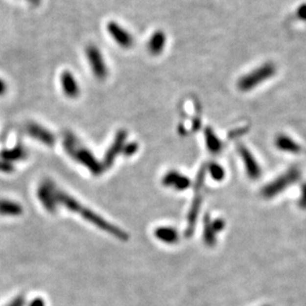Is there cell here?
Segmentation results:
<instances>
[{"instance_id": "6da1fadb", "label": "cell", "mask_w": 306, "mask_h": 306, "mask_svg": "<svg viewBox=\"0 0 306 306\" xmlns=\"http://www.w3.org/2000/svg\"><path fill=\"white\" fill-rule=\"evenodd\" d=\"M54 193H55V197H56V201L58 203V205L65 206L68 210H70L72 212H75V213L81 215L85 220L91 222L92 224H94V226L98 227L101 230L107 231L111 235L118 237V239H120V240H127L128 239V235H126L125 232L115 227L114 225L110 224L109 222L105 221L103 218L99 217L98 215H96L95 213L91 211L90 209L86 208L85 206H83L78 200H76L75 198H73L68 193L62 191L57 186H55Z\"/></svg>"}, {"instance_id": "7a4b0ae2", "label": "cell", "mask_w": 306, "mask_h": 306, "mask_svg": "<svg viewBox=\"0 0 306 306\" xmlns=\"http://www.w3.org/2000/svg\"><path fill=\"white\" fill-rule=\"evenodd\" d=\"M64 148L71 157L83 164L94 175H99L105 170L103 164L98 163L94 155L83 145L80 144L77 138L71 132L64 134Z\"/></svg>"}, {"instance_id": "3957f363", "label": "cell", "mask_w": 306, "mask_h": 306, "mask_svg": "<svg viewBox=\"0 0 306 306\" xmlns=\"http://www.w3.org/2000/svg\"><path fill=\"white\" fill-rule=\"evenodd\" d=\"M301 177V171L297 166H292L285 173L279 176L273 182L268 183L261 189V196L265 199H271L283 192L290 185L297 182Z\"/></svg>"}, {"instance_id": "277c9868", "label": "cell", "mask_w": 306, "mask_h": 306, "mask_svg": "<svg viewBox=\"0 0 306 306\" xmlns=\"http://www.w3.org/2000/svg\"><path fill=\"white\" fill-rule=\"evenodd\" d=\"M86 55L94 77L98 80H105L108 77L109 70L99 49L91 45L87 48Z\"/></svg>"}, {"instance_id": "5b68a950", "label": "cell", "mask_w": 306, "mask_h": 306, "mask_svg": "<svg viewBox=\"0 0 306 306\" xmlns=\"http://www.w3.org/2000/svg\"><path fill=\"white\" fill-rule=\"evenodd\" d=\"M56 184L49 179L44 180L37 189V197L47 212L54 214L57 211L58 203L54 194Z\"/></svg>"}, {"instance_id": "8992f818", "label": "cell", "mask_w": 306, "mask_h": 306, "mask_svg": "<svg viewBox=\"0 0 306 306\" xmlns=\"http://www.w3.org/2000/svg\"><path fill=\"white\" fill-rule=\"evenodd\" d=\"M271 73H273V69H271L270 67L267 66L261 67L259 69L254 71L253 73L243 77L239 81V83H237V87H239V89L243 92L250 91L262 81L266 80L271 75Z\"/></svg>"}, {"instance_id": "52a82bcc", "label": "cell", "mask_w": 306, "mask_h": 306, "mask_svg": "<svg viewBox=\"0 0 306 306\" xmlns=\"http://www.w3.org/2000/svg\"><path fill=\"white\" fill-rule=\"evenodd\" d=\"M26 132L30 137L39 142L51 147L56 142V138L52 131L36 122H28L26 124Z\"/></svg>"}, {"instance_id": "ba28073f", "label": "cell", "mask_w": 306, "mask_h": 306, "mask_svg": "<svg viewBox=\"0 0 306 306\" xmlns=\"http://www.w3.org/2000/svg\"><path fill=\"white\" fill-rule=\"evenodd\" d=\"M108 31L115 41L122 48H131L134 44V39L131 34L121 27L117 22H110L108 24Z\"/></svg>"}, {"instance_id": "9c48e42d", "label": "cell", "mask_w": 306, "mask_h": 306, "mask_svg": "<svg viewBox=\"0 0 306 306\" xmlns=\"http://www.w3.org/2000/svg\"><path fill=\"white\" fill-rule=\"evenodd\" d=\"M237 149H239L240 155L242 156L244 160L249 177L252 180H258L261 175V169L259 165L258 164L257 160L255 159V157L252 155L250 150L244 144H239Z\"/></svg>"}, {"instance_id": "30bf717a", "label": "cell", "mask_w": 306, "mask_h": 306, "mask_svg": "<svg viewBox=\"0 0 306 306\" xmlns=\"http://www.w3.org/2000/svg\"><path fill=\"white\" fill-rule=\"evenodd\" d=\"M61 86L64 94L71 98H76L80 94V87L74 75L69 72L65 71L61 76Z\"/></svg>"}, {"instance_id": "8fae6325", "label": "cell", "mask_w": 306, "mask_h": 306, "mask_svg": "<svg viewBox=\"0 0 306 306\" xmlns=\"http://www.w3.org/2000/svg\"><path fill=\"white\" fill-rule=\"evenodd\" d=\"M126 139V132L124 130H120L118 131V133L117 134L115 142L113 143V145L111 146V148L108 150L106 157H105V161H104V167L105 169L109 168L112 166L115 158L117 157V155L121 151V149L124 147V141Z\"/></svg>"}, {"instance_id": "7c38bea8", "label": "cell", "mask_w": 306, "mask_h": 306, "mask_svg": "<svg viewBox=\"0 0 306 306\" xmlns=\"http://www.w3.org/2000/svg\"><path fill=\"white\" fill-rule=\"evenodd\" d=\"M28 157V150L22 143H17L13 148H6L0 151V159L14 162L23 161Z\"/></svg>"}, {"instance_id": "4fadbf2b", "label": "cell", "mask_w": 306, "mask_h": 306, "mask_svg": "<svg viewBox=\"0 0 306 306\" xmlns=\"http://www.w3.org/2000/svg\"><path fill=\"white\" fill-rule=\"evenodd\" d=\"M24 213V208L19 202L0 199V215L6 217H19Z\"/></svg>"}, {"instance_id": "5bb4252c", "label": "cell", "mask_w": 306, "mask_h": 306, "mask_svg": "<svg viewBox=\"0 0 306 306\" xmlns=\"http://www.w3.org/2000/svg\"><path fill=\"white\" fill-rule=\"evenodd\" d=\"M166 44V35L161 30L154 32L148 42V51L151 55L157 56L162 53Z\"/></svg>"}, {"instance_id": "9a60e30c", "label": "cell", "mask_w": 306, "mask_h": 306, "mask_svg": "<svg viewBox=\"0 0 306 306\" xmlns=\"http://www.w3.org/2000/svg\"><path fill=\"white\" fill-rule=\"evenodd\" d=\"M275 143H276V146L278 149L284 151V152L296 154L302 150L301 146L297 142H295L291 138H289V137H287V135H284V134L279 135L276 141H275Z\"/></svg>"}, {"instance_id": "2e32d148", "label": "cell", "mask_w": 306, "mask_h": 306, "mask_svg": "<svg viewBox=\"0 0 306 306\" xmlns=\"http://www.w3.org/2000/svg\"><path fill=\"white\" fill-rule=\"evenodd\" d=\"M155 235L157 239L167 244H174L178 240V234L172 228H158L155 231Z\"/></svg>"}, {"instance_id": "e0dca14e", "label": "cell", "mask_w": 306, "mask_h": 306, "mask_svg": "<svg viewBox=\"0 0 306 306\" xmlns=\"http://www.w3.org/2000/svg\"><path fill=\"white\" fill-rule=\"evenodd\" d=\"M205 138L208 149L213 153H218L222 149V142L218 140V138L214 134L211 128H207L205 131Z\"/></svg>"}, {"instance_id": "ac0fdd59", "label": "cell", "mask_w": 306, "mask_h": 306, "mask_svg": "<svg viewBox=\"0 0 306 306\" xmlns=\"http://www.w3.org/2000/svg\"><path fill=\"white\" fill-rule=\"evenodd\" d=\"M204 240L208 246H214L216 243V234L212 227V223L208 218L205 220V231H204Z\"/></svg>"}, {"instance_id": "d6986e66", "label": "cell", "mask_w": 306, "mask_h": 306, "mask_svg": "<svg viewBox=\"0 0 306 306\" xmlns=\"http://www.w3.org/2000/svg\"><path fill=\"white\" fill-rule=\"evenodd\" d=\"M209 170H210V173H211L213 179H215L217 181L223 180V178L225 176V171H224V169L220 165H218V164H211L210 167H209Z\"/></svg>"}, {"instance_id": "ffe728a7", "label": "cell", "mask_w": 306, "mask_h": 306, "mask_svg": "<svg viewBox=\"0 0 306 306\" xmlns=\"http://www.w3.org/2000/svg\"><path fill=\"white\" fill-rule=\"evenodd\" d=\"M15 171V166L13 163L0 159V172L4 174H10Z\"/></svg>"}, {"instance_id": "44dd1931", "label": "cell", "mask_w": 306, "mask_h": 306, "mask_svg": "<svg viewBox=\"0 0 306 306\" xmlns=\"http://www.w3.org/2000/svg\"><path fill=\"white\" fill-rule=\"evenodd\" d=\"M189 186H190V180H189L187 177L182 176V175H180V174H179V176H178L176 182H175L174 185H173V187H174L175 189H177V190H185V189H187Z\"/></svg>"}, {"instance_id": "7402d4cb", "label": "cell", "mask_w": 306, "mask_h": 306, "mask_svg": "<svg viewBox=\"0 0 306 306\" xmlns=\"http://www.w3.org/2000/svg\"><path fill=\"white\" fill-rule=\"evenodd\" d=\"M298 206L302 210H306V183L301 187V196L298 201Z\"/></svg>"}, {"instance_id": "603a6c76", "label": "cell", "mask_w": 306, "mask_h": 306, "mask_svg": "<svg viewBox=\"0 0 306 306\" xmlns=\"http://www.w3.org/2000/svg\"><path fill=\"white\" fill-rule=\"evenodd\" d=\"M25 303H26L25 297L23 295H18L6 306H25Z\"/></svg>"}, {"instance_id": "cb8c5ba5", "label": "cell", "mask_w": 306, "mask_h": 306, "mask_svg": "<svg viewBox=\"0 0 306 306\" xmlns=\"http://www.w3.org/2000/svg\"><path fill=\"white\" fill-rule=\"evenodd\" d=\"M139 145L137 143H131L128 146H124V154L125 155H132L138 151Z\"/></svg>"}, {"instance_id": "d4e9b609", "label": "cell", "mask_w": 306, "mask_h": 306, "mask_svg": "<svg viewBox=\"0 0 306 306\" xmlns=\"http://www.w3.org/2000/svg\"><path fill=\"white\" fill-rule=\"evenodd\" d=\"M212 227H213L215 233H216V232L218 233V232H220V231H222V230L224 229V227H225V222H224L222 219H218L217 221H215V222L212 223Z\"/></svg>"}, {"instance_id": "484cf974", "label": "cell", "mask_w": 306, "mask_h": 306, "mask_svg": "<svg viewBox=\"0 0 306 306\" xmlns=\"http://www.w3.org/2000/svg\"><path fill=\"white\" fill-rule=\"evenodd\" d=\"M29 306H46L45 304V301L43 298H40V297H37L35 299H33L30 303H29Z\"/></svg>"}, {"instance_id": "4316f807", "label": "cell", "mask_w": 306, "mask_h": 306, "mask_svg": "<svg viewBox=\"0 0 306 306\" xmlns=\"http://www.w3.org/2000/svg\"><path fill=\"white\" fill-rule=\"evenodd\" d=\"M6 92H7V84L3 79L0 78V96L4 95Z\"/></svg>"}, {"instance_id": "83f0119b", "label": "cell", "mask_w": 306, "mask_h": 306, "mask_svg": "<svg viewBox=\"0 0 306 306\" xmlns=\"http://www.w3.org/2000/svg\"><path fill=\"white\" fill-rule=\"evenodd\" d=\"M27 1H28V3H30L33 6H38L41 3L42 0H27Z\"/></svg>"}, {"instance_id": "f1b7e54d", "label": "cell", "mask_w": 306, "mask_h": 306, "mask_svg": "<svg viewBox=\"0 0 306 306\" xmlns=\"http://www.w3.org/2000/svg\"><path fill=\"white\" fill-rule=\"evenodd\" d=\"M265 306H269V305H265Z\"/></svg>"}]
</instances>
